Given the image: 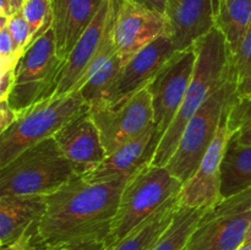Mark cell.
<instances>
[{
  "label": "cell",
  "instance_id": "38",
  "mask_svg": "<svg viewBox=\"0 0 251 250\" xmlns=\"http://www.w3.org/2000/svg\"><path fill=\"white\" fill-rule=\"evenodd\" d=\"M244 243H251V223H250V225H249V229H248L247 237H245Z\"/></svg>",
  "mask_w": 251,
  "mask_h": 250
},
{
  "label": "cell",
  "instance_id": "19",
  "mask_svg": "<svg viewBox=\"0 0 251 250\" xmlns=\"http://www.w3.org/2000/svg\"><path fill=\"white\" fill-rule=\"evenodd\" d=\"M47 210L44 195L0 196V244H10L38 225Z\"/></svg>",
  "mask_w": 251,
  "mask_h": 250
},
{
  "label": "cell",
  "instance_id": "23",
  "mask_svg": "<svg viewBox=\"0 0 251 250\" xmlns=\"http://www.w3.org/2000/svg\"><path fill=\"white\" fill-rule=\"evenodd\" d=\"M122 68V61L115 54L97 73L93 74L86 81V83L80 90L76 91V92L80 93L83 100L90 105V109L103 107V105H107L109 103Z\"/></svg>",
  "mask_w": 251,
  "mask_h": 250
},
{
  "label": "cell",
  "instance_id": "6",
  "mask_svg": "<svg viewBox=\"0 0 251 250\" xmlns=\"http://www.w3.org/2000/svg\"><path fill=\"white\" fill-rule=\"evenodd\" d=\"M183 184L163 166L146 164L130 176L120 195L107 245L114 244L180 193Z\"/></svg>",
  "mask_w": 251,
  "mask_h": 250
},
{
  "label": "cell",
  "instance_id": "18",
  "mask_svg": "<svg viewBox=\"0 0 251 250\" xmlns=\"http://www.w3.org/2000/svg\"><path fill=\"white\" fill-rule=\"evenodd\" d=\"M103 0H51L56 53L68 60L74 47L96 17Z\"/></svg>",
  "mask_w": 251,
  "mask_h": 250
},
{
  "label": "cell",
  "instance_id": "5",
  "mask_svg": "<svg viewBox=\"0 0 251 250\" xmlns=\"http://www.w3.org/2000/svg\"><path fill=\"white\" fill-rule=\"evenodd\" d=\"M238 96V77L234 73L211 93L189 120L176 152L166 164L167 169L181 183H185L195 173L217 135L226 112Z\"/></svg>",
  "mask_w": 251,
  "mask_h": 250
},
{
  "label": "cell",
  "instance_id": "39",
  "mask_svg": "<svg viewBox=\"0 0 251 250\" xmlns=\"http://www.w3.org/2000/svg\"><path fill=\"white\" fill-rule=\"evenodd\" d=\"M222 0H213V5H215V10H216V15L218 14V10H220V5ZM217 17V16H216Z\"/></svg>",
  "mask_w": 251,
  "mask_h": 250
},
{
  "label": "cell",
  "instance_id": "2",
  "mask_svg": "<svg viewBox=\"0 0 251 250\" xmlns=\"http://www.w3.org/2000/svg\"><path fill=\"white\" fill-rule=\"evenodd\" d=\"M195 49L198 56L193 78L178 114L159 141L151 162L153 166L166 167L178 147V142L189 120L196 114L211 93L226 78L235 73L233 54L227 39L217 27L200 39Z\"/></svg>",
  "mask_w": 251,
  "mask_h": 250
},
{
  "label": "cell",
  "instance_id": "33",
  "mask_svg": "<svg viewBox=\"0 0 251 250\" xmlns=\"http://www.w3.org/2000/svg\"><path fill=\"white\" fill-rule=\"evenodd\" d=\"M15 82V70L1 71L0 74V100H7Z\"/></svg>",
  "mask_w": 251,
  "mask_h": 250
},
{
  "label": "cell",
  "instance_id": "16",
  "mask_svg": "<svg viewBox=\"0 0 251 250\" xmlns=\"http://www.w3.org/2000/svg\"><path fill=\"white\" fill-rule=\"evenodd\" d=\"M174 53L176 50L167 33L140 50L122 68L107 105L119 104L146 88Z\"/></svg>",
  "mask_w": 251,
  "mask_h": 250
},
{
  "label": "cell",
  "instance_id": "35",
  "mask_svg": "<svg viewBox=\"0 0 251 250\" xmlns=\"http://www.w3.org/2000/svg\"><path fill=\"white\" fill-rule=\"evenodd\" d=\"M134 1L142 5V6L147 7V9L153 10V11L164 15L168 0H134Z\"/></svg>",
  "mask_w": 251,
  "mask_h": 250
},
{
  "label": "cell",
  "instance_id": "15",
  "mask_svg": "<svg viewBox=\"0 0 251 250\" xmlns=\"http://www.w3.org/2000/svg\"><path fill=\"white\" fill-rule=\"evenodd\" d=\"M54 139L64 156L75 168L76 174L86 175L97 168L107 157L100 130L90 110L64 125Z\"/></svg>",
  "mask_w": 251,
  "mask_h": 250
},
{
  "label": "cell",
  "instance_id": "7",
  "mask_svg": "<svg viewBox=\"0 0 251 250\" xmlns=\"http://www.w3.org/2000/svg\"><path fill=\"white\" fill-rule=\"evenodd\" d=\"M65 60L56 53L53 27L32 41L15 69V82L7 102L20 114L32 105L53 97Z\"/></svg>",
  "mask_w": 251,
  "mask_h": 250
},
{
  "label": "cell",
  "instance_id": "1",
  "mask_svg": "<svg viewBox=\"0 0 251 250\" xmlns=\"http://www.w3.org/2000/svg\"><path fill=\"white\" fill-rule=\"evenodd\" d=\"M124 179L90 181L75 174L47 196V210L37 225L38 245L80 240L108 242Z\"/></svg>",
  "mask_w": 251,
  "mask_h": 250
},
{
  "label": "cell",
  "instance_id": "10",
  "mask_svg": "<svg viewBox=\"0 0 251 250\" xmlns=\"http://www.w3.org/2000/svg\"><path fill=\"white\" fill-rule=\"evenodd\" d=\"M196 56L195 47L176 51L147 86L152 98L153 124L161 139L183 104L195 70Z\"/></svg>",
  "mask_w": 251,
  "mask_h": 250
},
{
  "label": "cell",
  "instance_id": "21",
  "mask_svg": "<svg viewBox=\"0 0 251 250\" xmlns=\"http://www.w3.org/2000/svg\"><path fill=\"white\" fill-rule=\"evenodd\" d=\"M251 188V145L235 141L230 135L221 164L222 199Z\"/></svg>",
  "mask_w": 251,
  "mask_h": 250
},
{
  "label": "cell",
  "instance_id": "27",
  "mask_svg": "<svg viewBox=\"0 0 251 250\" xmlns=\"http://www.w3.org/2000/svg\"><path fill=\"white\" fill-rule=\"evenodd\" d=\"M24 54L17 49L7 26L0 28V66L1 71L15 70Z\"/></svg>",
  "mask_w": 251,
  "mask_h": 250
},
{
  "label": "cell",
  "instance_id": "22",
  "mask_svg": "<svg viewBox=\"0 0 251 250\" xmlns=\"http://www.w3.org/2000/svg\"><path fill=\"white\" fill-rule=\"evenodd\" d=\"M251 22V0H222L216 27L227 39L233 56L239 49Z\"/></svg>",
  "mask_w": 251,
  "mask_h": 250
},
{
  "label": "cell",
  "instance_id": "17",
  "mask_svg": "<svg viewBox=\"0 0 251 250\" xmlns=\"http://www.w3.org/2000/svg\"><path fill=\"white\" fill-rule=\"evenodd\" d=\"M161 137L156 125H151L144 134L126 142L108 154L102 163L85 176L90 181L127 180L153 159Z\"/></svg>",
  "mask_w": 251,
  "mask_h": 250
},
{
  "label": "cell",
  "instance_id": "4",
  "mask_svg": "<svg viewBox=\"0 0 251 250\" xmlns=\"http://www.w3.org/2000/svg\"><path fill=\"white\" fill-rule=\"evenodd\" d=\"M90 110L78 92L53 96L20 113L16 122L0 132V168L19 154L54 135L70 120Z\"/></svg>",
  "mask_w": 251,
  "mask_h": 250
},
{
  "label": "cell",
  "instance_id": "9",
  "mask_svg": "<svg viewBox=\"0 0 251 250\" xmlns=\"http://www.w3.org/2000/svg\"><path fill=\"white\" fill-rule=\"evenodd\" d=\"M251 223V188L208 207L184 250H237Z\"/></svg>",
  "mask_w": 251,
  "mask_h": 250
},
{
  "label": "cell",
  "instance_id": "31",
  "mask_svg": "<svg viewBox=\"0 0 251 250\" xmlns=\"http://www.w3.org/2000/svg\"><path fill=\"white\" fill-rule=\"evenodd\" d=\"M38 248L37 240V225L20 235L16 240L1 247V250H36Z\"/></svg>",
  "mask_w": 251,
  "mask_h": 250
},
{
  "label": "cell",
  "instance_id": "25",
  "mask_svg": "<svg viewBox=\"0 0 251 250\" xmlns=\"http://www.w3.org/2000/svg\"><path fill=\"white\" fill-rule=\"evenodd\" d=\"M228 127L235 141L251 145V97L238 96L229 109Z\"/></svg>",
  "mask_w": 251,
  "mask_h": 250
},
{
  "label": "cell",
  "instance_id": "3",
  "mask_svg": "<svg viewBox=\"0 0 251 250\" xmlns=\"http://www.w3.org/2000/svg\"><path fill=\"white\" fill-rule=\"evenodd\" d=\"M75 174V168L64 156L56 140L50 137L0 168V196H48Z\"/></svg>",
  "mask_w": 251,
  "mask_h": 250
},
{
  "label": "cell",
  "instance_id": "26",
  "mask_svg": "<svg viewBox=\"0 0 251 250\" xmlns=\"http://www.w3.org/2000/svg\"><path fill=\"white\" fill-rule=\"evenodd\" d=\"M22 14L31 27L34 41L53 25L51 0H25Z\"/></svg>",
  "mask_w": 251,
  "mask_h": 250
},
{
  "label": "cell",
  "instance_id": "24",
  "mask_svg": "<svg viewBox=\"0 0 251 250\" xmlns=\"http://www.w3.org/2000/svg\"><path fill=\"white\" fill-rule=\"evenodd\" d=\"M207 208L179 206L173 221L151 250H184Z\"/></svg>",
  "mask_w": 251,
  "mask_h": 250
},
{
  "label": "cell",
  "instance_id": "12",
  "mask_svg": "<svg viewBox=\"0 0 251 250\" xmlns=\"http://www.w3.org/2000/svg\"><path fill=\"white\" fill-rule=\"evenodd\" d=\"M166 33H168V27L164 15L147 9L134 0H120L113 39L115 53L123 66Z\"/></svg>",
  "mask_w": 251,
  "mask_h": 250
},
{
  "label": "cell",
  "instance_id": "11",
  "mask_svg": "<svg viewBox=\"0 0 251 250\" xmlns=\"http://www.w3.org/2000/svg\"><path fill=\"white\" fill-rule=\"evenodd\" d=\"M90 114L100 130L107 156L153 125L152 98L147 87L119 104L92 108Z\"/></svg>",
  "mask_w": 251,
  "mask_h": 250
},
{
  "label": "cell",
  "instance_id": "34",
  "mask_svg": "<svg viewBox=\"0 0 251 250\" xmlns=\"http://www.w3.org/2000/svg\"><path fill=\"white\" fill-rule=\"evenodd\" d=\"M24 2L25 0H0V15L10 19L21 11Z\"/></svg>",
  "mask_w": 251,
  "mask_h": 250
},
{
  "label": "cell",
  "instance_id": "29",
  "mask_svg": "<svg viewBox=\"0 0 251 250\" xmlns=\"http://www.w3.org/2000/svg\"><path fill=\"white\" fill-rule=\"evenodd\" d=\"M233 64H234L238 81L242 80L251 69V22L245 32L239 49L233 56Z\"/></svg>",
  "mask_w": 251,
  "mask_h": 250
},
{
  "label": "cell",
  "instance_id": "37",
  "mask_svg": "<svg viewBox=\"0 0 251 250\" xmlns=\"http://www.w3.org/2000/svg\"><path fill=\"white\" fill-rule=\"evenodd\" d=\"M237 250H251V243H243Z\"/></svg>",
  "mask_w": 251,
  "mask_h": 250
},
{
  "label": "cell",
  "instance_id": "36",
  "mask_svg": "<svg viewBox=\"0 0 251 250\" xmlns=\"http://www.w3.org/2000/svg\"><path fill=\"white\" fill-rule=\"evenodd\" d=\"M238 95L240 97H251V69L242 80L238 81Z\"/></svg>",
  "mask_w": 251,
  "mask_h": 250
},
{
  "label": "cell",
  "instance_id": "20",
  "mask_svg": "<svg viewBox=\"0 0 251 250\" xmlns=\"http://www.w3.org/2000/svg\"><path fill=\"white\" fill-rule=\"evenodd\" d=\"M178 208V195H176L124 238L109 245L107 250H151L169 227Z\"/></svg>",
  "mask_w": 251,
  "mask_h": 250
},
{
  "label": "cell",
  "instance_id": "8",
  "mask_svg": "<svg viewBox=\"0 0 251 250\" xmlns=\"http://www.w3.org/2000/svg\"><path fill=\"white\" fill-rule=\"evenodd\" d=\"M120 0H103L93 21L74 47L61 73L54 96L80 90L115 54L113 28Z\"/></svg>",
  "mask_w": 251,
  "mask_h": 250
},
{
  "label": "cell",
  "instance_id": "30",
  "mask_svg": "<svg viewBox=\"0 0 251 250\" xmlns=\"http://www.w3.org/2000/svg\"><path fill=\"white\" fill-rule=\"evenodd\" d=\"M104 240H80L53 245H38L36 250H107Z\"/></svg>",
  "mask_w": 251,
  "mask_h": 250
},
{
  "label": "cell",
  "instance_id": "28",
  "mask_svg": "<svg viewBox=\"0 0 251 250\" xmlns=\"http://www.w3.org/2000/svg\"><path fill=\"white\" fill-rule=\"evenodd\" d=\"M7 28L11 33L17 49L24 54L26 49L31 46L33 36H32L28 22L26 21L24 14H22V10L15 14L12 17H10L9 21H7Z\"/></svg>",
  "mask_w": 251,
  "mask_h": 250
},
{
  "label": "cell",
  "instance_id": "14",
  "mask_svg": "<svg viewBox=\"0 0 251 250\" xmlns=\"http://www.w3.org/2000/svg\"><path fill=\"white\" fill-rule=\"evenodd\" d=\"M213 0H168L164 17L176 51L194 48L216 27Z\"/></svg>",
  "mask_w": 251,
  "mask_h": 250
},
{
  "label": "cell",
  "instance_id": "32",
  "mask_svg": "<svg viewBox=\"0 0 251 250\" xmlns=\"http://www.w3.org/2000/svg\"><path fill=\"white\" fill-rule=\"evenodd\" d=\"M19 114L10 107L7 100H0V132L6 130L12 123L16 122Z\"/></svg>",
  "mask_w": 251,
  "mask_h": 250
},
{
  "label": "cell",
  "instance_id": "13",
  "mask_svg": "<svg viewBox=\"0 0 251 250\" xmlns=\"http://www.w3.org/2000/svg\"><path fill=\"white\" fill-rule=\"evenodd\" d=\"M230 107L226 112L217 135L199 164L198 169L183 184V188L178 194L179 206L208 208L223 200L221 195V164L228 140L232 135L228 127V114Z\"/></svg>",
  "mask_w": 251,
  "mask_h": 250
}]
</instances>
